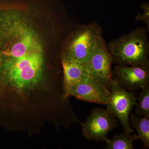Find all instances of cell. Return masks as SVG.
I'll return each instance as SVG.
<instances>
[{"instance_id":"cell-1","label":"cell","mask_w":149,"mask_h":149,"mask_svg":"<svg viewBox=\"0 0 149 149\" xmlns=\"http://www.w3.org/2000/svg\"><path fill=\"white\" fill-rule=\"evenodd\" d=\"M42 48L15 61L0 65V85L21 94L34 90L42 80Z\"/></svg>"},{"instance_id":"cell-2","label":"cell","mask_w":149,"mask_h":149,"mask_svg":"<svg viewBox=\"0 0 149 149\" xmlns=\"http://www.w3.org/2000/svg\"><path fill=\"white\" fill-rule=\"evenodd\" d=\"M148 32L144 27H138L109 42L107 46L112 63L120 66L149 67Z\"/></svg>"},{"instance_id":"cell-3","label":"cell","mask_w":149,"mask_h":149,"mask_svg":"<svg viewBox=\"0 0 149 149\" xmlns=\"http://www.w3.org/2000/svg\"><path fill=\"white\" fill-rule=\"evenodd\" d=\"M102 28L96 22L79 28L63 55L79 62L88 61L96 43L102 36Z\"/></svg>"},{"instance_id":"cell-4","label":"cell","mask_w":149,"mask_h":149,"mask_svg":"<svg viewBox=\"0 0 149 149\" xmlns=\"http://www.w3.org/2000/svg\"><path fill=\"white\" fill-rule=\"evenodd\" d=\"M137 100L132 91L122 88L112 79L107 110L119 120L126 133H133L129 122V115L136 106Z\"/></svg>"},{"instance_id":"cell-5","label":"cell","mask_w":149,"mask_h":149,"mask_svg":"<svg viewBox=\"0 0 149 149\" xmlns=\"http://www.w3.org/2000/svg\"><path fill=\"white\" fill-rule=\"evenodd\" d=\"M112 63L111 56L102 37L84 64L91 77L101 83L109 91L112 80Z\"/></svg>"},{"instance_id":"cell-6","label":"cell","mask_w":149,"mask_h":149,"mask_svg":"<svg viewBox=\"0 0 149 149\" xmlns=\"http://www.w3.org/2000/svg\"><path fill=\"white\" fill-rule=\"evenodd\" d=\"M82 133L86 139L97 142H105L110 131L117 127V118L102 108L92 110L85 122L81 124Z\"/></svg>"},{"instance_id":"cell-7","label":"cell","mask_w":149,"mask_h":149,"mask_svg":"<svg viewBox=\"0 0 149 149\" xmlns=\"http://www.w3.org/2000/svg\"><path fill=\"white\" fill-rule=\"evenodd\" d=\"M112 72V79L127 91L133 92L149 85V67L117 65Z\"/></svg>"},{"instance_id":"cell-8","label":"cell","mask_w":149,"mask_h":149,"mask_svg":"<svg viewBox=\"0 0 149 149\" xmlns=\"http://www.w3.org/2000/svg\"><path fill=\"white\" fill-rule=\"evenodd\" d=\"M110 91L93 77L74 85L70 90L69 97L90 102L107 105L109 100Z\"/></svg>"},{"instance_id":"cell-9","label":"cell","mask_w":149,"mask_h":149,"mask_svg":"<svg viewBox=\"0 0 149 149\" xmlns=\"http://www.w3.org/2000/svg\"><path fill=\"white\" fill-rule=\"evenodd\" d=\"M61 64L63 72V96L65 99L69 97L72 87L91 77L84 63L79 62L63 55Z\"/></svg>"},{"instance_id":"cell-10","label":"cell","mask_w":149,"mask_h":149,"mask_svg":"<svg viewBox=\"0 0 149 149\" xmlns=\"http://www.w3.org/2000/svg\"><path fill=\"white\" fill-rule=\"evenodd\" d=\"M129 122L132 128L136 129L138 133L137 138L143 143L144 148L149 147V116H137L134 113L129 115Z\"/></svg>"},{"instance_id":"cell-11","label":"cell","mask_w":149,"mask_h":149,"mask_svg":"<svg viewBox=\"0 0 149 149\" xmlns=\"http://www.w3.org/2000/svg\"><path fill=\"white\" fill-rule=\"evenodd\" d=\"M138 140L137 135L124 132L114 135L111 139L107 138L105 142V149H133L134 142Z\"/></svg>"},{"instance_id":"cell-12","label":"cell","mask_w":149,"mask_h":149,"mask_svg":"<svg viewBox=\"0 0 149 149\" xmlns=\"http://www.w3.org/2000/svg\"><path fill=\"white\" fill-rule=\"evenodd\" d=\"M135 112L139 116H149V86L142 88L139 97L137 98Z\"/></svg>"},{"instance_id":"cell-13","label":"cell","mask_w":149,"mask_h":149,"mask_svg":"<svg viewBox=\"0 0 149 149\" xmlns=\"http://www.w3.org/2000/svg\"><path fill=\"white\" fill-rule=\"evenodd\" d=\"M141 8L143 9V14H138L136 16V19L137 21L143 22L146 24L148 31H149V3H142L141 4Z\"/></svg>"}]
</instances>
